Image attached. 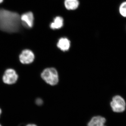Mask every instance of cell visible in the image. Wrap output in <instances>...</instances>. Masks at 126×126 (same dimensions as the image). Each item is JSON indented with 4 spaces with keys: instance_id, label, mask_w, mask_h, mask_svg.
Returning <instances> with one entry per match:
<instances>
[{
    "instance_id": "6da1fadb",
    "label": "cell",
    "mask_w": 126,
    "mask_h": 126,
    "mask_svg": "<svg viewBox=\"0 0 126 126\" xmlns=\"http://www.w3.org/2000/svg\"><path fill=\"white\" fill-rule=\"evenodd\" d=\"M20 16L17 12L0 9V30L9 33L17 32L21 28Z\"/></svg>"
},
{
    "instance_id": "7a4b0ae2",
    "label": "cell",
    "mask_w": 126,
    "mask_h": 126,
    "mask_svg": "<svg viewBox=\"0 0 126 126\" xmlns=\"http://www.w3.org/2000/svg\"><path fill=\"white\" fill-rule=\"evenodd\" d=\"M41 77L46 82L51 86L56 85L59 82L58 74L54 68L45 69L41 73Z\"/></svg>"
},
{
    "instance_id": "3957f363",
    "label": "cell",
    "mask_w": 126,
    "mask_h": 126,
    "mask_svg": "<svg viewBox=\"0 0 126 126\" xmlns=\"http://www.w3.org/2000/svg\"><path fill=\"white\" fill-rule=\"evenodd\" d=\"M110 104L112 110L114 112L120 113L123 112L126 110V102L123 98L119 95L113 98Z\"/></svg>"
},
{
    "instance_id": "277c9868",
    "label": "cell",
    "mask_w": 126,
    "mask_h": 126,
    "mask_svg": "<svg viewBox=\"0 0 126 126\" xmlns=\"http://www.w3.org/2000/svg\"><path fill=\"white\" fill-rule=\"evenodd\" d=\"M18 77L15 70L12 69H9L5 72L2 80L6 84H14L17 81Z\"/></svg>"
},
{
    "instance_id": "5b68a950",
    "label": "cell",
    "mask_w": 126,
    "mask_h": 126,
    "mask_svg": "<svg viewBox=\"0 0 126 126\" xmlns=\"http://www.w3.org/2000/svg\"><path fill=\"white\" fill-rule=\"evenodd\" d=\"M34 53L29 49L23 50L19 55V59L21 63L24 64L31 63L34 59Z\"/></svg>"
},
{
    "instance_id": "8992f818",
    "label": "cell",
    "mask_w": 126,
    "mask_h": 126,
    "mask_svg": "<svg viewBox=\"0 0 126 126\" xmlns=\"http://www.w3.org/2000/svg\"><path fill=\"white\" fill-rule=\"evenodd\" d=\"M20 19L23 25L27 28H31L33 26V14L31 12H26L21 15Z\"/></svg>"
},
{
    "instance_id": "52a82bcc",
    "label": "cell",
    "mask_w": 126,
    "mask_h": 126,
    "mask_svg": "<svg viewBox=\"0 0 126 126\" xmlns=\"http://www.w3.org/2000/svg\"><path fill=\"white\" fill-rule=\"evenodd\" d=\"M107 120L101 116L94 117L88 123V126H107L105 124Z\"/></svg>"
},
{
    "instance_id": "ba28073f",
    "label": "cell",
    "mask_w": 126,
    "mask_h": 126,
    "mask_svg": "<svg viewBox=\"0 0 126 126\" xmlns=\"http://www.w3.org/2000/svg\"><path fill=\"white\" fill-rule=\"evenodd\" d=\"M57 47L61 50L65 52L70 48V41L67 38H62L59 40L57 43Z\"/></svg>"
},
{
    "instance_id": "9c48e42d",
    "label": "cell",
    "mask_w": 126,
    "mask_h": 126,
    "mask_svg": "<svg viewBox=\"0 0 126 126\" xmlns=\"http://www.w3.org/2000/svg\"><path fill=\"white\" fill-rule=\"evenodd\" d=\"M63 25V20L60 16H57L55 18L54 21L50 25L51 29L53 30L59 29L61 28Z\"/></svg>"
},
{
    "instance_id": "30bf717a",
    "label": "cell",
    "mask_w": 126,
    "mask_h": 126,
    "mask_svg": "<svg viewBox=\"0 0 126 126\" xmlns=\"http://www.w3.org/2000/svg\"><path fill=\"white\" fill-rule=\"evenodd\" d=\"M64 5L68 10H74L78 7L79 2L78 0H65Z\"/></svg>"
},
{
    "instance_id": "8fae6325",
    "label": "cell",
    "mask_w": 126,
    "mask_h": 126,
    "mask_svg": "<svg viewBox=\"0 0 126 126\" xmlns=\"http://www.w3.org/2000/svg\"><path fill=\"white\" fill-rule=\"evenodd\" d=\"M118 11L120 15L124 18H126V1L122 2L119 5Z\"/></svg>"
},
{
    "instance_id": "7c38bea8",
    "label": "cell",
    "mask_w": 126,
    "mask_h": 126,
    "mask_svg": "<svg viewBox=\"0 0 126 126\" xmlns=\"http://www.w3.org/2000/svg\"><path fill=\"white\" fill-rule=\"evenodd\" d=\"M36 103L37 105H39V106H40V105H42L43 104V101L40 98H38L36 100Z\"/></svg>"
},
{
    "instance_id": "4fadbf2b",
    "label": "cell",
    "mask_w": 126,
    "mask_h": 126,
    "mask_svg": "<svg viewBox=\"0 0 126 126\" xmlns=\"http://www.w3.org/2000/svg\"><path fill=\"white\" fill-rule=\"evenodd\" d=\"M36 126V125H35V124H28V125H27V126Z\"/></svg>"
},
{
    "instance_id": "5bb4252c",
    "label": "cell",
    "mask_w": 126,
    "mask_h": 126,
    "mask_svg": "<svg viewBox=\"0 0 126 126\" xmlns=\"http://www.w3.org/2000/svg\"><path fill=\"white\" fill-rule=\"evenodd\" d=\"M1 112H2V111H1V109L0 108V116L1 114Z\"/></svg>"
},
{
    "instance_id": "9a60e30c",
    "label": "cell",
    "mask_w": 126,
    "mask_h": 126,
    "mask_svg": "<svg viewBox=\"0 0 126 126\" xmlns=\"http://www.w3.org/2000/svg\"><path fill=\"white\" fill-rule=\"evenodd\" d=\"M3 0H0V4L3 2Z\"/></svg>"
},
{
    "instance_id": "2e32d148",
    "label": "cell",
    "mask_w": 126,
    "mask_h": 126,
    "mask_svg": "<svg viewBox=\"0 0 126 126\" xmlns=\"http://www.w3.org/2000/svg\"><path fill=\"white\" fill-rule=\"evenodd\" d=\"M0 126H2L0 124Z\"/></svg>"
}]
</instances>
